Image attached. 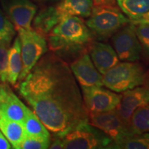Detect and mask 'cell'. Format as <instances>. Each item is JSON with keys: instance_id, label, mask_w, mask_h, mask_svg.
<instances>
[{"instance_id": "cell-3", "label": "cell", "mask_w": 149, "mask_h": 149, "mask_svg": "<svg viewBox=\"0 0 149 149\" xmlns=\"http://www.w3.org/2000/svg\"><path fill=\"white\" fill-rule=\"evenodd\" d=\"M86 24L93 36L107 40L119 30L129 24L130 20L118 8L111 6H93Z\"/></svg>"}, {"instance_id": "cell-16", "label": "cell", "mask_w": 149, "mask_h": 149, "mask_svg": "<svg viewBox=\"0 0 149 149\" xmlns=\"http://www.w3.org/2000/svg\"><path fill=\"white\" fill-rule=\"evenodd\" d=\"M62 18L55 7L49 6L43 8L35 16L33 20L34 30L41 35H48Z\"/></svg>"}, {"instance_id": "cell-22", "label": "cell", "mask_w": 149, "mask_h": 149, "mask_svg": "<svg viewBox=\"0 0 149 149\" xmlns=\"http://www.w3.org/2000/svg\"><path fill=\"white\" fill-rule=\"evenodd\" d=\"M131 134H141L149 132V103L135 110L129 123Z\"/></svg>"}, {"instance_id": "cell-21", "label": "cell", "mask_w": 149, "mask_h": 149, "mask_svg": "<svg viewBox=\"0 0 149 149\" xmlns=\"http://www.w3.org/2000/svg\"><path fill=\"white\" fill-rule=\"evenodd\" d=\"M23 125L26 136L51 139V135L47 128L44 125L37 115L29 109L23 122Z\"/></svg>"}, {"instance_id": "cell-5", "label": "cell", "mask_w": 149, "mask_h": 149, "mask_svg": "<svg viewBox=\"0 0 149 149\" xmlns=\"http://www.w3.org/2000/svg\"><path fill=\"white\" fill-rule=\"evenodd\" d=\"M60 137L66 149L109 148L113 142L109 136L89 122L77 126Z\"/></svg>"}, {"instance_id": "cell-26", "label": "cell", "mask_w": 149, "mask_h": 149, "mask_svg": "<svg viewBox=\"0 0 149 149\" xmlns=\"http://www.w3.org/2000/svg\"><path fill=\"white\" fill-rule=\"evenodd\" d=\"M10 44L0 43V81L6 83L8 78V53Z\"/></svg>"}, {"instance_id": "cell-29", "label": "cell", "mask_w": 149, "mask_h": 149, "mask_svg": "<svg viewBox=\"0 0 149 149\" xmlns=\"http://www.w3.org/2000/svg\"><path fill=\"white\" fill-rule=\"evenodd\" d=\"M11 148L12 146L10 142L0 130V149H10Z\"/></svg>"}, {"instance_id": "cell-28", "label": "cell", "mask_w": 149, "mask_h": 149, "mask_svg": "<svg viewBox=\"0 0 149 149\" xmlns=\"http://www.w3.org/2000/svg\"><path fill=\"white\" fill-rule=\"evenodd\" d=\"M93 5L95 6H116L117 0H93Z\"/></svg>"}, {"instance_id": "cell-10", "label": "cell", "mask_w": 149, "mask_h": 149, "mask_svg": "<svg viewBox=\"0 0 149 149\" xmlns=\"http://www.w3.org/2000/svg\"><path fill=\"white\" fill-rule=\"evenodd\" d=\"M3 8L15 29H31V24L37 12V6L29 0H6Z\"/></svg>"}, {"instance_id": "cell-25", "label": "cell", "mask_w": 149, "mask_h": 149, "mask_svg": "<svg viewBox=\"0 0 149 149\" xmlns=\"http://www.w3.org/2000/svg\"><path fill=\"white\" fill-rule=\"evenodd\" d=\"M51 139L26 136L19 149H46L49 148Z\"/></svg>"}, {"instance_id": "cell-9", "label": "cell", "mask_w": 149, "mask_h": 149, "mask_svg": "<svg viewBox=\"0 0 149 149\" xmlns=\"http://www.w3.org/2000/svg\"><path fill=\"white\" fill-rule=\"evenodd\" d=\"M88 122L102 130L113 141H117L131 135L129 127L122 120L116 110L103 113H88Z\"/></svg>"}, {"instance_id": "cell-14", "label": "cell", "mask_w": 149, "mask_h": 149, "mask_svg": "<svg viewBox=\"0 0 149 149\" xmlns=\"http://www.w3.org/2000/svg\"><path fill=\"white\" fill-rule=\"evenodd\" d=\"M88 48L91 60L102 74L106 73L120 61L114 48L109 44L92 41Z\"/></svg>"}, {"instance_id": "cell-20", "label": "cell", "mask_w": 149, "mask_h": 149, "mask_svg": "<svg viewBox=\"0 0 149 149\" xmlns=\"http://www.w3.org/2000/svg\"><path fill=\"white\" fill-rule=\"evenodd\" d=\"M109 148L149 149V133L131 134L120 140L113 141Z\"/></svg>"}, {"instance_id": "cell-19", "label": "cell", "mask_w": 149, "mask_h": 149, "mask_svg": "<svg viewBox=\"0 0 149 149\" xmlns=\"http://www.w3.org/2000/svg\"><path fill=\"white\" fill-rule=\"evenodd\" d=\"M121 10L134 23L149 11V0H117Z\"/></svg>"}, {"instance_id": "cell-12", "label": "cell", "mask_w": 149, "mask_h": 149, "mask_svg": "<svg viewBox=\"0 0 149 149\" xmlns=\"http://www.w3.org/2000/svg\"><path fill=\"white\" fill-rule=\"evenodd\" d=\"M148 103V88L137 86L123 92L120 104L115 110L122 120L129 127L130 118L135 110Z\"/></svg>"}, {"instance_id": "cell-18", "label": "cell", "mask_w": 149, "mask_h": 149, "mask_svg": "<svg viewBox=\"0 0 149 149\" xmlns=\"http://www.w3.org/2000/svg\"><path fill=\"white\" fill-rule=\"evenodd\" d=\"M22 70V59L21 52V43L19 37H17L13 44L9 49L8 67L7 81L15 85L19 79Z\"/></svg>"}, {"instance_id": "cell-31", "label": "cell", "mask_w": 149, "mask_h": 149, "mask_svg": "<svg viewBox=\"0 0 149 149\" xmlns=\"http://www.w3.org/2000/svg\"><path fill=\"white\" fill-rule=\"evenodd\" d=\"M146 87H147V88H148V90H149V80L148 81V83H147V86H146Z\"/></svg>"}, {"instance_id": "cell-8", "label": "cell", "mask_w": 149, "mask_h": 149, "mask_svg": "<svg viewBox=\"0 0 149 149\" xmlns=\"http://www.w3.org/2000/svg\"><path fill=\"white\" fill-rule=\"evenodd\" d=\"M112 42L120 61H136L140 57L141 47L131 22L113 35Z\"/></svg>"}, {"instance_id": "cell-13", "label": "cell", "mask_w": 149, "mask_h": 149, "mask_svg": "<svg viewBox=\"0 0 149 149\" xmlns=\"http://www.w3.org/2000/svg\"><path fill=\"white\" fill-rule=\"evenodd\" d=\"M28 110L8 85L0 84V115L23 124Z\"/></svg>"}, {"instance_id": "cell-17", "label": "cell", "mask_w": 149, "mask_h": 149, "mask_svg": "<svg viewBox=\"0 0 149 149\" xmlns=\"http://www.w3.org/2000/svg\"><path fill=\"white\" fill-rule=\"evenodd\" d=\"M0 130L6 137L13 148L19 149L26 134L22 123L9 120L0 115Z\"/></svg>"}, {"instance_id": "cell-27", "label": "cell", "mask_w": 149, "mask_h": 149, "mask_svg": "<svg viewBox=\"0 0 149 149\" xmlns=\"http://www.w3.org/2000/svg\"><path fill=\"white\" fill-rule=\"evenodd\" d=\"M49 148H51V149L64 148V141H63L62 137H60V136L55 135V137L54 138L51 144L50 143Z\"/></svg>"}, {"instance_id": "cell-32", "label": "cell", "mask_w": 149, "mask_h": 149, "mask_svg": "<svg viewBox=\"0 0 149 149\" xmlns=\"http://www.w3.org/2000/svg\"><path fill=\"white\" fill-rule=\"evenodd\" d=\"M50 1H61V0H50Z\"/></svg>"}, {"instance_id": "cell-23", "label": "cell", "mask_w": 149, "mask_h": 149, "mask_svg": "<svg viewBox=\"0 0 149 149\" xmlns=\"http://www.w3.org/2000/svg\"><path fill=\"white\" fill-rule=\"evenodd\" d=\"M15 35V29L13 24L0 9V43L10 44Z\"/></svg>"}, {"instance_id": "cell-24", "label": "cell", "mask_w": 149, "mask_h": 149, "mask_svg": "<svg viewBox=\"0 0 149 149\" xmlns=\"http://www.w3.org/2000/svg\"><path fill=\"white\" fill-rule=\"evenodd\" d=\"M135 31L146 57H149V23H136Z\"/></svg>"}, {"instance_id": "cell-15", "label": "cell", "mask_w": 149, "mask_h": 149, "mask_svg": "<svg viewBox=\"0 0 149 149\" xmlns=\"http://www.w3.org/2000/svg\"><path fill=\"white\" fill-rule=\"evenodd\" d=\"M93 6V0H61L56 8L63 19L70 16L88 17Z\"/></svg>"}, {"instance_id": "cell-4", "label": "cell", "mask_w": 149, "mask_h": 149, "mask_svg": "<svg viewBox=\"0 0 149 149\" xmlns=\"http://www.w3.org/2000/svg\"><path fill=\"white\" fill-rule=\"evenodd\" d=\"M146 74L135 61L119 62L103 74V84L110 90L122 93L144 84Z\"/></svg>"}, {"instance_id": "cell-6", "label": "cell", "mask_w": 149, "mask_h": 149, "mask_svg": "<svg viewBox=\"0 0 149 149\" xmlns=\"http://www.w3.org/2000/svg\"><path fill=\"white\" fill-rule=\"evenodd\" d=\"M16 31L21 43L22 70L19 80H23L48 50L45 37L34 29L19 28Z\"/></svg>"}, {"instance_id": "cell-30", "label": "cell", "mask_w": 149, "mask_h": 149, "mask_svg": "<svg viewBox=\"0 0 149 149\" xmlns=\"http://www.w3.org/2000/svg\"><path fill=\"white\" fill-rule=\"evenodd\" d=\"M136 23H149V11L146 15H144L139 20V21L134 22L133 24H136Z\"/></svg>"}, {"instance_id": "cell-7", "label": "cell", "mask_w": 149, "mask_h": 149, "mask_svg": "<svg viewBox=\"0 0 149 149\" xmlns=\"http://www.w3.org/2000/svg\"><path fill=\"white\" fill-rule=\"evenodd\" d=\"M81 87L84 102L88 113L112 111L120 104L122 95L112 92L103 86Z\"/></svg>"}, {"instance_id": "cell-11", "label": "cell", "mask_w": 149, "mask_h": 149, "mask_svg": "<svg viewBox=\"0 0 149 149\" xmlns=\"http://www.w3.org/2000/svg\"><path fill=\"white\" fill-rule=\"evenodd\" d=\"M70 68L81 86H104L103 75L97 69L86 52L80 54L72 61Z\"/></svg>"}, {"instance_id": "cell-2", "label": "cell", "mask_w": 149, "mask_h": 149, "mask_svg": "<svg viewBox=\"0 0 149 149\" xmlns=\"http://www.w3.org/2000/svg\"><path fill=\"white\" fill-rule=\"evenodd\" d=\"M92 38L90 30L82 19L67 17L48 34V47L55 53H78L89 46Z\"/></svg>"}, {"instance_id": "cell-1", "label": "cell", "mask_w": 149, "mask_h": 149, "mask_svg": "<svg viewBox=\"0 0 149 149\" xmlns=\"http://www.w3.org/2000/svg\"><path fill=\"white\" fill-rule=\"evenodd\" d=\"M19 93L56 135L88 122V111L70 66L54 53L41 57L21 81Z\"/></svg>"}]
</instances>
